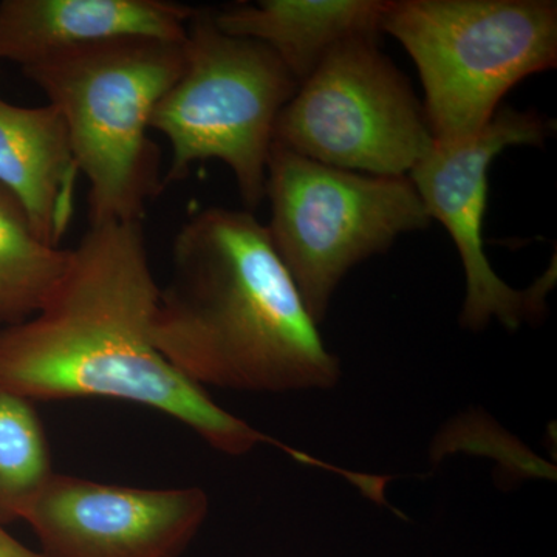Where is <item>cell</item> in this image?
Listing matches in <instances>:
<instances>
[{"instance_id": "cell-3", "label": "cell", "mask_w": 557, "mask_h": 557, "mask_svg": "<svg viewBox=\"0 0 557 557\" xmlns=\"http://www.w3.org/2000/svg\"><path fill=\"white\" fill-rule=\"evenodd\" d=\"M185 70L183 42L119 39L22 69L64 120L90 226L141 222L166 188L150 119Z\"/></svg>"}, {"instance_id": "cell-4", "label": "cell", "mask_w": 557, "mask_h": 557, "mask_svg": "<svg viewBox=\"0 0 557 557\" xmlns=\"http://www.w3.org/2000/svg\"><path fill=\"white\" fill-rule=\"evenodd\" d=\"M383 32L416 62L435 143L478 134L516 84L557 64L552 0H398Z\"/></svg>"}, {"instance_id": "cell-5", "label": "cell", "mask_w": 557, "mask_h": 557, "mask_svg": "<svg viewBox=\"0 0 557 557\" xmlns=\"http://www.w3.org/2000/svg\"><path fill=\"white\" fill-rule=\"evenodd\" d=\"M183 50L185 70L150 119L171 145L164 185L185 178L194 163L219 160L252 212L265 200L278 113L299 84L265 44L220 30L212 10L197 11Z\"/></svg>"}, {"instance_id": "cell-6", "label": "cell", "mask_w": 557, "mask_h": 557, "mask_svg": "<svg viewBox=\"0 0 557 557\" xmlns=\"http://www.w3.org/2000/svg\"><path fill=\"white\" fill-rule=\"evenodd\" d=\"M265 199L273 247L317 324L348 271L432 222L409 177L338 170L274 143Z\"/></svg>"}, {"instance_id": "cell-2", "label": "cell", "mask_w": 557, "mask_h": 557, "mask_svg": "<svg viewBox=\"0 0 557 557\" xmlns=\"http://www.w3.org/2000/svg\"><path fill=\"white\" fill-rule=\"evenodd\" d=\"M153 343L200 387L284 394L341 376L269 230L247 209L207 208L180 228Z\"/></svg>"}, {"instance_id": "cell-7", "label": "cell", "mask_w": 557, "mask_h": 557, "mask_svg": "<svg viewBox=\"0 0 557 557\" xmlns=\"http://www.w3.org/2000/svg\"><path fill=\"white\" fill-rule=\"evenodd\" d=\"M379 36L335 47L278 113L274 145L338 170L409 177L434 148L423 106Z\"/></svg>"}, {"instance_id": "cell-15", "label": "cell", "mask_w": 557, "mask_h": 557, "mask_svg": "<svg viewBox=\"0 0 557 557\" xmlns=\"http://www.w3.org/2000/svg\"><path fill=\"white\" fill-rule=\"evenodd\" d=\"M0 557H46L40 552L25 547L0 523Z\"/></svg>"}, {"instance_id": "cell-14", "label": "cell", "mask_w": 557, "mask_h": 557, "mask_svg": "<svg viewBox=\"0 0 557 557\" xmlns=\"http://www.w3.org/2000/svg\"><path fill=\"white\" fill-rule=\"evenodd\" d=\"M53 474L33 401L0 387V523L22 520Z\"/></svg>"}, {"instance_id": "cell-12", "label": "cell", "mask_w": 557, "mask_h": 557, "mask_svg": "<svg viewBox=\"0 0 557 557\" xmlns=\"http://www.w3.org/2000/svg\"><path fill=\"white\" fill-rule=\"evenodd\" d=\"M391 3L392 0H260L212 11V20L226 35L270 47L300 86L339 44L359 36H379Z\"/></svg>"}, {"instance_id": "cell-9", "label": "cell", "mask_w": 557, "mask_h": 557, "mask_svg": "<svg viewBox=\"0 0 557 557\" xmlns=\"http://www.w3.org/2000/svg\"><path fill=\"white\" fill-rule=\"evenodd\" d=\"M208 511L201 487L108 485L54 472L22 520L46 557H180Z\"/></svg>"}, {"instance_id": "cell-8", "label": "cell", "mask_w": 557, "mask_h": 557, "mask_svg": "<svg viewBox=\"0 0 557 557\" xmlns=\"http://www.w3.org/2000/svg\"><path fill=\"white\" fill-rule=\"evenodd\" d=\"M552 123L533 112L498 109L487 126L471 137L434 143V148L410 171L418 196L431 220L448 231L463 263L467 298L461 311L465 329L483 330L493 319L509 330L541 317L545 296L556 282L549 267L527 292L509 287L491 267L483 248V218L487 201V172L498 153L512 146H541Z\"/></svg>"}, {"instance_id": "cell-13", "label": "cell", "mask_w": 557, "mask_h": 557, "mask_svg": "<svg viewBox=\"0 0 557 557\" xmlns=\"http://www.w3.org/2000/svg\"><path fill=\"white\" fill-rule=\"evenodd\" d=\"M70 262L72 249L40 239L21 201L0 185V324H21L38 314Z\"/></svg>"}, {"instance_id": "cell-10", "label": "cell", "mask_w": 557, "mask_h": 557, "mask_svg": "<svg viewBox=\"0 0 557 557\" xmlns=\"http://www.w3.org/2000/svg\"><path fill=\"white\" fill-rule=\"evenodd\" d=\"M197 11L166 0H2L0 61L24 69L109 40L185 42Z\"/></svg>"}, {"instance_id": "cell-1", "label": "cell", "mask_w": 557, "mask_h": 557, "mask_svg": "<svg viewBox=\"0 0 557 557\" xmlns=\"http://www.w3.org/2000/svg\"><path fill=\"white\" fill-rule=\"evenodd\" d=\"M159 299L143 223L89 226L46 307L0 329V387L30 401L134 403L174 418L228 456L273 443L299 458L172 368L153 343Z\"/></svg>"}, {"instance_id": "cell-11", "label": "cell", "mask_w": 557, "mask_h": 557, "mask_svg": "<svg viewBox=\"0 0 557 557\" xmlns=\"http://www.w3.org/2000/svg\"><path fill=\"white\" fill-rule=\"evenodd\" d=\"M79 177L58 109L21 108L0 98V185L51 247H60L72 225Z\"/></svg>"}]
</instances>
